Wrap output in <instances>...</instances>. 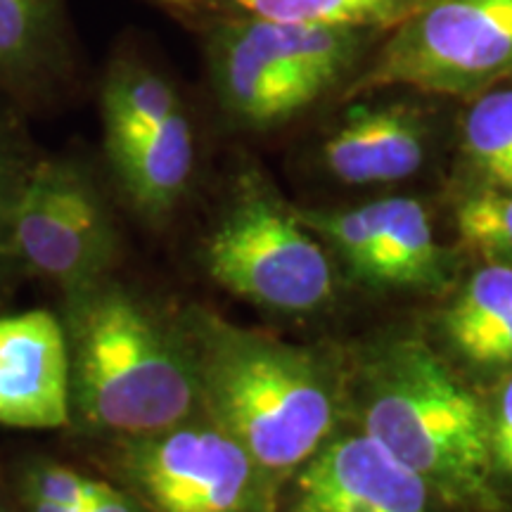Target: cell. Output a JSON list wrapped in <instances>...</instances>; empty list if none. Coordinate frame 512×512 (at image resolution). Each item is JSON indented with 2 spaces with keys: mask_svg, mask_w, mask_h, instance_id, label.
Returning <instances> with one entry per match:
<instances>
[{
  "mask_svg": "<svg viewBox=\"0 0 512 512\" xmlns=\"http://www.w3.org/2000/svg\"><path fill=\"white\" fill-rule=\"evenodd\" d=\"M181 328L195 361L202 413L275 484L332 437L337 389L313 351L204 309L185 313Z\"/></svg>",
  "mask_w": 512,
  "mask_h": 512,
  "instance_id": "cell-1",
  "label": "cell"
},
{
  "mask_svg": "<svg viewBox=\"0 0 512 512\" xmlns=\"http://www.w3.org/2000/svg\"><path fill=\"white\" fill-rule=\"evenodd\" d=\"M72 413L117 439L169 430L202 413L200 384L181 323L105 278L69 294Z\"/></svg>",
  "mask_w": 512,
  "mask_h": 512,
  "instance_id": "cell-2",
  "label": "cell"
},
{
  "mask_svg": "<svg viewBox=\"0 0 512 512\" xmlns=\"http://www.w3.org/2000/svg\"><path fill=\"white\" fill-rule=\"evenodd\" d=\"M363 434L413 470L441 501L489 505V411L422 339L373 349L356 389Z\"/></svg>",
  "mask_w": 512,
  "mask_h": 512,
  "instance_id": "cell-3",
  "label": "cell"
},
{
  "mask_svg": "<svg viewBox=\"0 0 512 512\" xmlns=\"http://www.w3.org/2000/svg\"><path fill=\"white\" fill-rule=\"evenodd\" d=\"M512 81V0H425L387 31L347 95L392 91L472 100Z\"/></svg>",
  "mask_w": 512,
  "mask_h": 512,
  "instance_id": "cell-4",
  "label": "cell"
},
{
  "mask_svg": "<svg viewBox=\"0 0 512 512\" xmlns=\"http://www.w3.org/2000/svg\"><path fill=\"white\" fill-rule=\"evenodd\" d=\"M202 259L223 290L268 311L311 313L335 292L323 245L297 209L254 171L235 185Z\"/></svg>",
  "mask_w": 512,
  "mask_h": 512,
  "instance_id": "cell-5",
  "label": "cell"
},
{
  "mask_svg": "<svg viewBox=\"0 0 512 512\" xmlns=\"http://www.w3.org/2000/svg\"><path fill=\"white\" fill-rule=\"evenodd\" d=\"M117 249L110 202L91 166L38 152L12 209V254L69 297L102 283Z\"/></svg>",
  "mask_w": 512,
  "mask_h": 512,
  "instance_id": "cell-6",
  "label": "cell"
},
{
  "mask_svg": "<svg viewBox=\"0 0 512 512\" xmlns=\"http://www.w3.org/2000/svg\"><path fill=\"white\" fill-rule=\"evenodd\" d=\"M117 467L152 512H271L278 486L204 413L119 439Z\"/></svg>",
  "mask_w": 512,
  "mask_h": 512,
  "instance_id": "cell-7",
  "label": "cell"
},
{
  "mask_svg": "<svg viewBox=\"0 0 512 512\" xmlns=\"http://www.w3.org/2000/svg\"><path fill=\"white\" fill-rule=\"evenodd\" d=\"M209 86L223 114L242 128H275L330 91L280 48L271 22L228 19L197 29Z\"/></svg>",
  "mask_w": 512,
  "mask_h": 512,
  "instance_id": "cell-8",
  "label": "cell"
},
{
  "mask_svg": "<svg viewBox=\"0 0 512 512\" xmlns=\"http://www.w3.org/2000/svg\"><path fill=\"white\" fill-rule=\"evenodd\" d=\"M432 489L368 434L328 439L297 470L294 512H437Z\"/></svg>",
  "mask_w": 512,
  "mask_h": 512,
  "instance_id": "cell-9",
  "label": "cell"
},
{
  "mask_svg": "<svg viewBox=\"0 0 512 512\" xmlns=\"http://www.w3.org/2000/svg\"><path fill=\"white\" fill-rule=\"evenodd\" d=\"M81 55L69 0H0V102L43 112L72 93Z\"/></svg>",
  "mask_w": 512,
  "mask_h": 512,
  "instance_id": "cell-10",
  "label": "cell"
},
{
  "mask_svg": "<svg viewBox=\"0 0 512 512\" xmlns=\"http://www.w3.org/2000/svg\"><path fill=\"white\" fill-rule=\"evenodd\" d=\"M72 420L64 325L34 309L0 316V425L57 430Z\"/></svg>",
  "mask_w": 512,
  "mask_h": 512,
  "instance_id": "cell-11",
  "label": "cell"
},
{
  "mask_svg": "<svg viewBox=\"0 0 512 512\" xmlns=\"http://www.w3.org/2000/svg\"><path fill=\"white\" fill-rule=\"evenodd\" d=\"M430 145L432 126L422 107L366 100L344 112L325 138L320 159L344 185H389L418 174Z\"/></svg>",
  "mask_w": 512,
  "mask_h": 512,
  "instance_id": "cell-12",
  "label": "cell"
},
{
  "mask_svg": "<svg viewBox=\"0 0 512 512\" xmlns=\"http://www.w3.org/2000/svg\"><path fill=\"white\" fill-rule=\"evenodd\" d=\"M105 133V157L126 202L147 221H162L188 195L197 136L188 107L155 126Z\"/></svg>",
  "mask_w": 512,
  "mask_h": 512,
  "instance_id": "cell-13",
  "label": "cell"
},
{
  "mask_svg": "<svg viewBox=\"0 0 512 512\" xmlns=\"http://www.w3.org/2000/svg\"><path fill=\"white\" fill-rule=\"evenodd\" d=\"M192 31L228 19L387 34L425 0H145Z\"/></svg>",
  "mask_w": 512,
  "mask_h": 512,
  "instance_id": "cell-14",
  "label": "cell"
},
{
  "mask_svg": "<svg viewBox=\"0 0 512 512\" xmlns=\"http://www.w3.org/2000/svg\"><path fill=\"white\" fill-rule=\"evenodd\" d=\"M375 259L370 283L437 290L446 280L444 254L427 209L411 197L375 200Z\"/></svg>",
  "mask_w": 512,
  "mask_h": 512,
  "instance_id": "cell-15",
  "label": "cell"
},
{
  "mask_svg": "<svg viewBox=\"0 0 512 512\" xmlns=\"http://www.w3.org/2000/svg\"><path fill=\"white\" fill-rule=\"evenodd\" d=\"M460 157L475 188L512 190V81L467 100Z\"/></svg>",
  "mask_w": 512,
  "mask_h": 512,
  "instance_id": "cell-16",
  "label": "cell"
},
{
  "mask_svg": "<svg viewBox=\"0 0 512 512\" xmlns=\"http://www.w3.org/2000/svg\"><path fill=\"white\" fill-rule=\"evenodd\" d=\"M456 230L489 264L512 266V190L472 188L456 207Z\"/></svg>",
  "mask_w": 512,
  "mask_h": 512,
  "instance_id": "cell-17",
  "label": "cell"
},
{
  "mask_svg": "<svg viewBox=\"0 0 512 512\" xmlns=\"http://www.w3.org/2000/svg\"><path fill=\"white\" fill-rule=\"evenodd\" d=\"M297 216L316 238H323L363 283H370L375 259L373 204L349 209H297Z\"/></svg>",
  "mask_w": 512,
  "mask_h": 512,
  "instance_id": "cell-18",
  "label": "cell"
},
{
  "mask_svg": "<svg viewBox=\"0 0 512 512\" xmlns=\"http://www.w3.org/2000/svg\"><path fill=\"white\" fill-rule=\"evenodd\" d=\"M512 306V266L486 264L470 278L456 302L448 306L444 316V330L453 347H460L475 337Z\"/></svg>",
  "mask_w": 512,
  "mask_h": 512,
  "instance_id": "cell-19",
  "label": "cell"
},
{
  "mask_svg": "<svg viewBox=\"0 0 512 512\" xmlns=\"http://www.w3.org/2000/svg\"><path fill=\"white\" fill-rule=\"evenodd\" d=\"M36 155L22 114L0 102V268L12 256V209Z\"/></svg>",
  "mask_w": 512,
  "mask_h": 512,
  "instance_id": "cell-20",
  "label": "cell"
},
{
  "mask_svg": "<svg viewBox=\"0 0 512 512\" xmlns=\"http://www.w3.org/2000/svg\"><path fill=\"white\" fill-rule=\"evenodd\" d=\"M22 486L24 498H43V501L72 505V508L83 510L86 498L91 494L93 479L83 477L64 465L36 463L27 470Z\"/></svg>",
  "mask_w": 512,
  "mask_h": 512,
  "instance_id": "cell-21",
  "label": "cell"
},
{
  "mask_svg": "<svg viewBox=\"0 0 512 512\" xmlns=\"http://www.w3.org/2000/svg\"><path fill=\"white\" fill-rule=\"evenodd\" d=\"M458 351L479 366H512V306L460 344Z\"/></svg>",
  "mask_w": 512,
  "mask_h": 512,
  "instance_id": "cell-22",
  "label": "cell"
},
{
  "mask_svg": "<svg viewBox=\"0 0 512 512\" xmlns=\"http://www.w3.org/2000/svg\"><path fill=\"white\" fill-rule=\"evenodd\" d=\"M489 411V446L494 467L512 477V375L498 387Z\"/></svg>",
  "mask_w": 512,
  "mask_h": 512,
  "instance_id": "cell-23",
  "label": "cell"
},
{
  "mask_svg": "<svg viewBox=\"0 0 512 512\" xmlns=\"http://www.w3.org/2000/svg\"><path fill=\"white\" fill-rule=\"evenodd\" d=\"M83 512H145L136 498L128 496L126 491L114 489L112 484L93 479L91 494L86 498Z\"/></svg>",
  "mask_w": 512,
  "mask_h": 512,
  "instance_id": "cell-24",
  "label": "cell"
},
{
  "mask_svg": "<svg viewBox=\"0 0 512 512\" xmlns=\"http://www.w3.org/2000/svg\"><path fill=\"white\" fill-rule=\"evenodd\" d=\"M29 512H83L81 508H72V505H62L53 501H43V498H24Z\"/></svg>",
  "mask_w": 512,
  "mask_h": 512,
  "instance_id": "cell-25",
  "label": "cell"
}]
</instances>
